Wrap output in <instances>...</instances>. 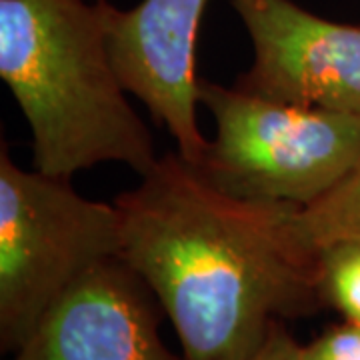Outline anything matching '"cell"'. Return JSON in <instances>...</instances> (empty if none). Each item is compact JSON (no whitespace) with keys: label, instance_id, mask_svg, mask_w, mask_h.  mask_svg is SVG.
<instances>
[{"label":"cell","instance_id":"6da1fadb","mask_svg":"<svg viewBox=\"0 0 360 360\" xmlns=\"http://www.w3.org/2000/svg\"><path fill=\"white\" fill-rule=\"evenodd\" d=\"M112 202L120 258L155 292L186 360H248L274 322L324 309L316 252L292 229L295 205L222 193L179 150Z\"/></svg>","mask_w":360,"mask_h":360},{"label":"cell","instance_id":"7a4b0ae2","mask_svg":"<svg viewBox=\"0 0 360 360\" xmlns=\"http://www.w3.org/2000/svg\"><path fill=\"white\" fill-rule=\"evenodd\" d=\"M0 77L40 172L72 179L118 162L142 176L156 165L153 132L116 77L98 0H0Z\"/></svg>","mask_w":360,"mask_h":360},{"label":"cell","instance_id":"3957f363","mask_svg":"<svg viewBox=\"0 0 360 360\" xmlns=\"http://www.w3.org/2000/svg\"><path fill=\"white\" fill-rule=\"evenodd\" d=\"M217 134L194 165L219 191L246 200L309 206L360 156V118L198 80ZM193 167V165H191Z\"/></svg>","mask_w":360,"mask_h":360},{"label":"cell","instance_id":"277c9868","mask_svg":"<svg viewBox=\"0 0 360 360\" xmlns=\"http://www.w3.org/2000/svg\"><path fill=\"white\" fill-rule=\"evenodd\" d=\"M116 205L90 200L70 179L25 170L0 148V350L14 352L90 269L120 257Z\"/></svg>","mask_w":360,"mask_h":360},{"label":"cell","instance_id":"5b68a950","mask_svg":"<svg viewBox=\"0 0 360 360\" xmlns=\"http://www.w3.org/2000/svg\"><path fill=\"white\" fill-rule=\"evenodd\" d=\"M252 44L234 86L281 103L360 118V26L292 0H231Z\"/></svg>","mask_w":360,"mask_h":360},{"label":"cell","instance_id":"8992f818","mask_svg":"<svg viewBox=\"0 0 360 360\" xmlns=\"http://www.w3.org/2000/svg\"><path fill=\"white\" fill-rule=\"evenodd\" d=\"M106 49L122 89L167 127L179 155L196 165L208 139L198 127L196 44L208 0H142L122 11L98 0Z\"/></svg>","mask_w":360,"mask_h":360},{"label":"cell","instance_id":"52a82bcc","mask_svg":"<svg viewBox=\"0 0 360 360\" xmlns=\"http://www.w3.org/2000/svg\"><path fill=\"white\" fill-rule=\"evenodd\" d=\"M165 310L120 257L78 278L8 360H186L160 336Z\"/></svg>","mask_w":360,"mask_h":360},{"label":"cell","instance_id":"ba28073f","mask_svg":"<svg viewBox=\"0 0 360 360\" xmlns=\"http://www.w3.org/2000/svg\"><path fill=\"white\" fill-rule=\"evenodd\" d=\"M292 229L312 252L338 238H360V156L324 196L309 206H296Z\"/></svg>","mask_w":360,"mask_h":360},{"label":"cell","instance_id":"9c48e42d","mask_svg":"<svg viewBox=\"0 0 360 360\" xmlns=\"http://www.w3.org/2000/svg\"><path fill=\"white\" fill-rule=\"evenodd\" d=\"M316 286L324 309L360 324V238H338L316 250Z\"/></svg>","mask_w":360,"mask_h":360},{"label":"cell","instance_id":"30bf717a","mask_svg":"<svg viewBox=\"0 0 360 360\" xmlns=\"http://www.w3.org/2000/svg\"><path fill=\"white\" fill-rule=\"evenodd\" d=\"M304 360H360V324L342 321L330 324L309 345H302Z\"/></svg>","mask_w":360,"mask_h":360},{"label":"cell","instance_id":"8fae6325","mask_svg":"<svg viewBox=\"0 0 360 360\" xmlns=\"http://www.w3.org/2000/svg\"><path fill=\"white\" fill-rule=\"evenodd\" d=\"M248 360H304L302 345H298L286 330L284 321H276L270 326L266 340Z\"/></svg>","mask_w":360,"mask_h":360}]
</instances>
